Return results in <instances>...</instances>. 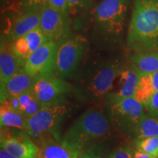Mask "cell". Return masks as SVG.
Wrapping results in <instances>:
<instances>
[{
  "mask_svg": "<svg viewBox=\"0 0 158 158\" xmlns=\"http://www.w3.org/2000/svg\"><path fill=\"white\" fill-rule=\"evenodd\" d=\"M79 158H102V157H100V156H98V155H90V154H87V155H83Z\"/></svg>",
  "mask_w": 158,
  "mask_h": 158,
  "instance_id": "obj_32",
  "label": "cell"
},
{
  "mask_svg": "<svg viewBox=\"0 0 158 158\" xmlns=\"http://www.w3.org/2000/svg\"><path fill=\"white\" fill-rule=\"evenodd\" d=\"M145 108L149 113L158 115V91L152 97Z\"/></svg>",
  "mask_w": 158,
  "mask_h": 158,
  "instance_id": "obj_29",
  "label": "cell"
},
{
  "mask_svg": "<svg viewBox=\"0 0 158 158\" xmlns=\"http://www.w3.org/2000/svg\"><path fill=\"white\" fill-rule=\"evenodd\" d=\"M39 27L48 40L59 44L65 40L69 32L68 15L51 8L45 4L40 10Z\"/></svg>",
  "mask_w": 158,
  "mask_h": 158,
  "instance_id": "obj_10",
  "label": "cell"
},
{
  "mask_svg": "<svg viewBox=\"0 0 158 158\" xmlns=\"http://www.w3.org/2000/svg\"><path fill=\"white\" fill-rule=\"evenodd\" d=\"M24 37L27 40V43H28L31 54L48 41V39L43 34V31L41 30L40 27H37L34 30L31 31L28 34L26 35Z\"/></svg>",
  "mask_w": 158,
  "mask_h": 158,
  "instance_id": "obj_22",
  "label": "cell"
},
{
  "mask_svg": "<svg viewBox=\"0 0 158 158\" xmlns=\"http://www.w3.org/2000/svg\"><path fill=\"white\" fill-rule=\"evenodd\" d=\"M10 48L15 56L19 57L22 61L23 64H24L26 59L28 58L29 55L31 54L28 43H27V41L24 36L15 40L14 43L12 45Z\"/></svg>",
  "mask_w": 158,
  "mask_h": 158,
  "instance_id": "obj_24",
  "label": "cell"
},
{
  "mask_svg": "<svg viewBox=\"0 0 158 158\" xmlns=\"http://www.w3.org/2000/svg\"><path fill=\"white\" fill-rule=\"evenodd\" d=\"M136 146L138 150L154 157H158V136L137 140Z\"/></svg>",
  "mask_w": 158,
  "mask_h": 158,
  "instance_id": "obj_23",
  "label": "cell"
},
{
  "mask_svg": "<svg viewBox=\"0 0 158 158\" xmlns=\"http://www.w3.org/2000/svg\"><path fill=\"white\" fill-rule=\"evenodd\" d=\"M137 140L158 136V115L145 113L135 130Z\"/></svg>",
  "mask_w": 158,
  "mask_h": 158,
  "instance_id": "obj_21",
  "label": "cell"
},
{
  "mask_svg": "<svg viewBox=\"0 0 158 158\" xmlns=\"http://www.w3.org/2000/svg\"><path fill=\"white\" fill-rule=\"evenodd\" d=\"M28 118L14 109L7 99L1 102L0 108V122L1 127L8 129H17L26 132Z\"/></svg>",
  "mask_w": 158,
  "mask_h": 158,
  "instance_id": "obj_16",
  "label": "cell"
},
{
  "mask_svg": "<svg viewBox=\"0 0 158 158\" xmlns=\"http://www.w3.org/2000/svg\"><path fill=\"white\" fill-rule=\"evenodd\" d=\"M23 70V62L14 54L11 48H2L0 54L1 84H6L13 76Z\"/></svg>",
  "mask_w": 158,
  "mask_h": 158,
  "instance_id": "obj_15",
  "label": "cell"
},
{
  "mask_svg": "<svg viewBox=\"0 0 158 158\" xmlns=\"http://www.w3.org/2000/svg\"><path fill=\"white\" fill-rule=\"evenodd\" d=\"M130 0H102L92 10L97 32L106 40H116L124 31Z\"/></svg>",
  "mask_w": 158,
  "mask_h": 158,
  "instance_id": "obj_3",
  "label": "cell"
},
{
  "mask_svg": "<svg viewBox=\"0 0 158 158\" xmlns=\"http://www.w3.org/2000/svg\"><path fill=\"white\" fill-rule=\"evenodd\" d=\"M109 129V120L103 110L97 107L89 108L69 128L61 143L81 152L87 146L107 135Z\"/></svg>",
  "mask_w": 158,
  "mask_h": 158,
  "instance_id": "obj_2",
  "label": "cell"
},
{
  "mask_svg": "<svg viewBox=\"0 0 158 158\" xmlns=\"http://www.w3.org/2000/svg\"><path fill=\"white\" fill-rule=\"evenodd\" d=\"M46 4L51 8L68 15L69 11L68 0H47Z\"/></svg>",
  "mask_w": 158,
  "mask_h": 158,
  "instance_id": "obj_27",
  "label": "cell"
},
{
  "mask_svg": "<svg viewBox=\"0 0 158 158\" xmlns=\"http://www.w3.org/2000/svg\"><path fill=\"white\" fill-rule=\"evenodd\" d=\"M123 67L115 61L102 64L87 79L78 94L84 100L98 101L107 97Z\"/></svg>",
  "mask_w": 158,
  "mask_h": 158,
  "instance_id": "obj_4",
  "label": "cell"
},
{
  "mask_svg": "<svg viewBox=\"0 0 158 158\" xmlns=\"http://www.w3.org/2000/svg\"><path fill=\"white\" fill-rule=\"evenodd\" d=\"M58 45V43L54 41L48 40L31 53L23 64L25 72L34 77L54 72L56 69Z\"/></svg>",
  "mask_w": 158,
  "mask_h": 158,
  "instance_id": "obj_9",
  "label": "cell"
},
{
  "mask_svg": "<svg viewBox=\"0 0 158 158\" xmlns=\"http://www.w3.org/2000/svg\"><path fill=\"white\" fill-rule=\"evenodd\" d=\"M134 153L128 146L120 147L111 152L108 158H133Z\"/></svg>",
  "mask_w": 158,
  "mask_h": 158,
  "instance_id": "obj_26",
  "label": "cell"
},
{
  "mask_svg": "<svg viewBox=\"0 0 158 158\" xmlns=\"http://www.w3.org/2000/svg\"><path fill=\"white\" fill-rule=\"evenodd\" d=\"M37 78V77L30 76L25 72L24 70H21L13 76L5 84L8 98L19 96L27 91L32 89Z\"/></svg>",
  "mask_w": 158,
  "mask_h": 158,
  "instance_id": "obj_19",
  "label": "cell"
},
{
  "mask_svg": "<svg viewBox=\"0 0 158 158\" xmlns=\"http://www.w3.org/2000/svg\"><path fill=\"white\" fill-rule=\"evenodd\" d=\"M40 155L43 158H78L81 152L64 147L54 140L42 138Z\"/></svg>",
  "mask_w": 158,
  "mask_h": 158,
  "instance_id": "obj_18",
  "label": "cell"
},
{
  "mask_svg": "<svg viewBox=\"0 0 158 158\" xmlns=\"http://www.w3.org/2000/svg\"><path fill=\"white\" fill-rule=\"evenodd\" d=\"M158 91V71L149 73H140L134 98L145 106Z\"/></svg>",
  "mask_w": 158,
  "mask_h": 158,
  "instance_id": "obj_14",
  "label": "cell"
},
{
  "mask_svg": "<svg viewBox=\"0 0 158 158\" xmlns=\"http://www.w3.org/2000/svg\"><path fill=\"white\" fill-rule=\"evenodd\" d=\"M140 73L141 72L133 64L122 68L117 77L116 89L114 92H110L106 97L109 106L134 97Z\"/></svg>",
  "mask_w": 158,
  "mask_h": 158,
  "instance_id": "obj_12",
  "label": "cell"
},
{
  "mask_svg": "<svg viewBox=\"0 0 158 158\" xmlns=\"http://www.w3.org/2000/svg\"><path fill=\"white\" fill-rule=\"evenodd\" d=\"M156 158H158V157H156Z\"/></svg>",
  "mask_w": 158,
  "mask_h": 158,
  "instance_id": "obj_34",
  "label": "cell"
},
{
  "mask_svg": "<svg viewBox=\"0 0 158 158\" xmlns=\"http://www.w3.org/2000/svg\"><path fill=\"white\" fill-rule=\"evenodd\" d=\"M1 148L19 158H37L40 149L25 131L2 130Z\"/></svg>",
  "mask_w": 158,
  "mask_h": 158,
  "instance_id": "obj_11",
  "label": "cell"
},
{
  "mask_svg": "<svg viewBox=\"0 0 158 158\" xmlns=\"http://www.w3.org/2000/svg\"><path fill=\"white\" fill-rule=\"evenodd\" d=\"M144 106L133 97L117 103L110 105V122L118 129L125 133L135 132L143 114Z\"/></svg>",
  "mask_w": 158,
  "mask_h": 158,
  "instance_id": "obj_8",
  "label": "cell"
},
{
  "mask_svg": "<svg viewBox=\"0 0 158 158\" xmlns=\"http://www.w3.org/2000/svg\"><path fill=\"white\" fill-rule=\"evenodd\" d=\"M127 46L135 52L158 50V0H134Z\"/></svg>",
  "mask_w": 158,
  "mask_h": 158,
  "instance_id": "obj_1",
  "label": "cell"
},
{
  "mask_svg": "<svg viewBox=\"0 0 158 158\" xmlns=\"http://www.w3.org/2000/svg\"><path fill=\"white\" fill-rule=\"evenodd\" d=\"M39 158H43V157H41V156L39 155Z\"/></svg>",
  "mask_w": 158,
  "mask_h": 158,
  "instance_id": "obj_33",
  "label": "cell"
},
{
  "mask_svg": "<svg viewBox=\"0 0 158 158\" xmlns=\"http://www.w3.org/2000/svg\"><path fill=\"white\" fill-rule=\"evenodd\" d=\"M86 48V40L81 36L65 39L58 45L56 70L62 78L70 76L76 71Z\"/></svg>",
  "mask_w": 158,
  "mask_h": 158,
  "instance_id": "obj_5",
  "label": "cell"
},
{
  "mask_svg": "<svg viewBox=\"0 0 158 158\" xmlns=\"http://www.w3.org/2000/svg\"><path fill=\"white\" fill-rule=\"evenodd\" d=\"M47 2V0H21V3L27 10L41 9Z\"/></svg>",
  "mask_w": 158,
  "mask_h": 158,
  "instance_id": "obj_28",
  "label": "cell"
},
{
  "mask_svg": "<svg viewBox=\"0 0 158 158\" xmlns=\"http://www.w3.org/2000/svg\"><path fill=\"white\" fill-rule=\"evenodd\" d=\"M130 59L141 73H149L158 71V50L135 52Z\"/></svg>",
  "mask_w": 158,
  "mask_h": 158,
  "instance_id": "obj_20",
  "label": "cell"
},
{
  "mask_svg": "<svg viewBox=\"0 0 158 158\" xmlns=\"http://www.w3.org/2000/svg\"><path fill=\"white\" fill-rule=\"evenodd\" d=\"M8 100L12 107L27 118L30 117L43 107L33 89L14 98H8Z\"/></svg>",
  "mask_w": 158,
  "mask_h": 158,
  "instance_id": "obj_17",
  "label": "cell"
},
{
  "mask_svg": "<svg viewBox=\"0 0 158 158\" xmlns=\"http://www.w3.org/2000/svg\"><path fill=\"white\" fill-rule=\"evenodd\" d=\"M70 89V85L63 78L49 73L37 77L32 89L43 107H45L62 103Z\"/></svg>",
  "mask_w": 158,
  "mask_h": 158,
  "instance_id": "obj_7",
  "label": "cell"
},
{
  "mask_svg": "<svg viewBox=\"0 0 158 158\" xmlns=\"http://www.w3.org/2000/svg\"><path fill=\"white\" fill-rule=\"evenodd\" d=\"M93 0H68L69 5V10L71 13H76L86 10L92 5Z\"/></svg>",
  "mask_w": 158,
  "mask_h": 158,
  "instance_id": "obj_25",
  "label": "cell"
},
{
  "mask_svg": "<svg viewBox=\"0 0 158 158\" xmlns=\"http://www.w3.org/2000/svg\"><path fill=\"white\" fill-rule=\"evenodd\" d=\"M68 110L62 103L42 107L28 118L26 133L35 138L44 137L58 127Z\"/></svg>",
  "mask_w": 158,
  "mask_h": 158,
  "instance_id": "obj_6",
  "label": "cell"
},
{
  "mask_svg": "<svg viewBox=\"0 0 158 158\" xmlns=\"http://www.w3.org/2000/svg\"><path fill=\"white\" fill-rule=\"evenodd\" d=\"M0 158H19L15 156L11 155L8 152H7L2 148H1V150H0Z\"/></svg>",
  "mask_w": 158,
  "mask_h": 158,
  "instance_id": "obj_31",
  "label": "cell"
},
{
  "mask_svg": "<svg viewBox=\"0 0 158 158\" xmlns=\"http://www.w3.org/2000/svg\"><path fill=\"white\" fill-rule=\"evenodd\" d=\"M133 158H156V157H154V156L148 155V154L138 149L136 150V151H135V152H134Z\"/></svg>",
  "mask_w": 158,
  "mask_h": 158,
  "instance_id": "obj_30",
  "label": "cell"
},
{
  "mask_svg": "<svg viewBox=\"0 0 158 158\" xmlns=\"http://www.w3.org/2000/svg\"><path fill=\"white\" fill-rule=\"evenodd\" d=\"M41 9L27 10L19 15L11 29L10 37L12 39L16 40L19 37L25 36L31 31L40 27V22Z\"/></svg>",
  "mask_w": 158,
  "mask_h": 158,
  "instance_id": "obj_13",
  "label": "cell"
}]
</instances>
